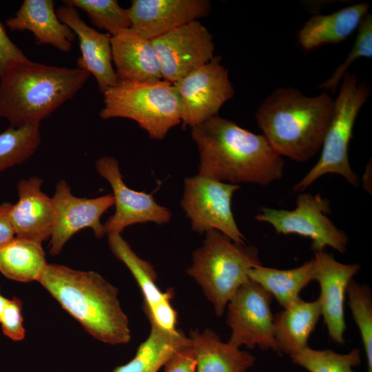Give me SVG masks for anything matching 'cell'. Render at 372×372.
Segmentation results:
<instances>
[{
	"label": "cell",
	"instance_id": "obj_8",
	"mask_svg": "<svg viewBox=\"0 0 372 372\" xmlns=\"http://www.w3.org/2000/svg\"><path fill=\"white\" fill-rule=\"evenodd\" d=\"M329 211V202L320 194L300 192L294 209L262 207L255 218L270 224L277 234H293L311 238L313 251L331 247L343 254L347 251L348 237L328 218Z\"/></svg>",
	"mask_w": 372,
	"mask_h": 372
},
{
	"label": "cell",
	"instance_id": "obj_19",
	"mask_svg": "<svg viewBox=\"0 0 372 372\" xmlns=\"http://www.w3.org/2000/svg\"><path fill=\"white\" fill-rule=\"evenodd\" d=\"M42 184L38 176L20 180L18 200L9 213L17 237L40 243L50 237L53 215L52 198L42 191Z\"/></svg>",
	"mask_w": 372,
	"mask_h": 372
},
{
	"label": "cell",
	"instance_id": "obj_29",
	"mask_svg": "<svg viewBox=\"0 0 372 372\" xmlns=\"http://www.w3.org/2000/svg\"><path fill=\"white\" fill-rule=\"evenodd\" d=\"M292 362L309 372H355L361 364V353L355 348L347 353L330 349L317 350L309 346L289 355Z\"/></svg>",
	"mask_w": 372,
	"mask_h": 372
},
{
	"label": "cell",
	"instance_id": "obj_26",
	"mask_svg": "<svg viewBox=\"0 0 372 372\" xmlns=\"http://www.w3.org/2000/svg\"><path fill=\"white\" fill-rule=\"evenodd\" d=\"M313 258L302 265L289 269H278L262 265L248 272L250 280L260 285L285 309L300 298V291L313 280Z\"/></svg>",
	"mask_w": 372,
	"mask_h": 372
},
{
	"label": "cell",
	"instance_id": "obj_34",
	"mask_svg": "<svg viewBox=\"0 0 372 372\" xmlns=\"http://www.w3.org/2000/svg\"><path fill=\"white\" fill-rule=\"evenodd\" d=\"M23 51L10 39L0 21V76L10 65L27 60Z\"/></svg>",
	"mask_w": 372,
	"mask_h": 372
},
{
	"label": "cell",
	"instance_id": "obj_4",
	"mask_svg": "<svg viewBox=\"0 0 372 372\" xmlns=\"http://www.w3.org/2000/svg\"><path fill=\"white\" fill-rule=\"evenodd\" d=\"M90 74L34 62L10 65L0 76V118L10 126L40 125L87 82Z\"/></svg>",
	"mask_w": 372,
	"mask_h": 372
},
{
	"label": "cell",
	"instance_id": "obj_33",
	"mask_svg": "<svg viewBox=\"0 0 372 372\" xmlns=\"http://www.w3.org/2000/svg\"><path fill=\"white\" fill-rule=\"evenodd\" d=\"M22 305V301L17 297L8 299L0 319L3 333L13 341H21L25 335L21 314Z\"/></svg>",
	"mask_w": 372,
	"mask_h": 372
},
{
	"label": "cell",
	"instance_id": "obj_32",
	"mask_svg": "<svg viewBox=\"0 0 372 372\" xmlns=\"http://www.w3.org/2000/svg\"><path fill=\"white\" fill-rule=\"evenodd\" d=\"M358 34L351 52L342 63L339 65L332 75L319 85L325 91L331 90L334 92L341 82L344 76L347 73L349 66L358 59L361 57H372V15L366 14L361 21Z\"/></svg>",
	"mask_w": 372,
	"mask_h": 372
},
{
	"label": "cell",
	"instance_id": "obj_11",
	"mask_svg": "<svg viewBox=\"0 0 372 372\" xmlns=\"http://www.w3.org/2000/svg\"><path fill=\"white\" fill-rule=\"evenodd\" d=\"M173 84L179 97L183 127H192L218 115L234 94L228 71L219 56Z\"/></svg>",
	"mask_w": 372,
	"mask_h": 372
},
{
	"label": "cell",
	"instance_id": "obj_35",
	"mask_svg": "<svg viewBox=\"0 0 372 372\" xmlns=\"http://www.w3.org/2000/svg\"><path fill=\"white\" fill-rule=\"evenodd\" d=\"M163 372H196V358L191 344L179 349L165 364Z\"/></svg>",
	"mask_w": 372,
	"mask_h": 372
},
{
	"label": "cell",
	"instance_id": "obj_10",
	"mask_svg": "<svg viewBox=\"0 0 372 372\" xmlns=\"http://www.w3.org/2000/svg\"><path fill=\"white\" fill-rule=\"evenodd\" d=\"M273 296L249 280L236 291L227 305V324L231 329L228 343L236 348L258 347L278 353L274 338Z\"/></svg>",
	"mask_w": 372,
	"mask_h": 372
},
{
	"label": "cell",
	"instance_id": "obj_21",
	"mask_svg": "<svg viewBox=\"0 0 372 372\" xmlns=\"http://www.w3.org/2000/svg\"><path fill=\"white\" fill-rule=\"evenodd\" d=\"M12 31H29L39 45H50L68 52L75 38L72 30L59 21L52 0H25L14 17L6 21Z\"/></svg>",
	"mask_w": 372,
	"mask_h": 372
},
{
	"label": "cell",
	"instance_id": "obj_1",
	"mask_svg": "<svg viewBox=\"0 0 372 372\" xmlns=\"http://www.w3.org/2000/svg\"><path fill=\"white\" fill-rule=\"evenodd\" d=\"M191 130L200 156L198 175L218 181L262 186L280 180L285 161L262 134L216 115Z\"/></svg>",
	"mask_w": 372,
	"mask_h": 372
},
{
	"label": "cell",
	"instance_id": "obj_12",
	"mask_svg": "<svg viewBox=\"0 0 372 372\" xmlns=\"http://www.w3.org/2000/svg\"><path fill=\"white\" fill-rule=\"evenodd\" d=\"M163 79L174 83L214 56L213 36L194 21L151 40Z\"/></svg>",
	"mask_w": 372,
	"mask_h": 372
},
{
	"label": "cell",
	"instance_id": "obj_13",
	"mask_svg": "<svg viewBox=\"0 0 372 372\" xmlns=\"http://www.w3.org/2000/svg\"><path fill=\"white\" fill-rule=\"evenodd\" d=\"M52 203V226L50 240V254L58 255L66 242L76 233L90 228L98 238L105 234L102 215L114 205L112 194L87 198L72 194L65 180L56 184Z\"/></svg>",
	"mask_w": 372,
	"mask_h": 372
},
{
	"label": "cell",
	"instance_id": "obj_9",
	"mask_svg": "<svg viewBox=\"0 0 372 372\" xmlns=\"http://www.w3.org/2000/svg\"><path fill=\"white\" fill-rule=\"evenodd\" d=\"M238 185L205 178L198 174L184 180L180 205L192 229L203 234L217 230L239 245H245L231 210V198Z\"/></svg>",
	"mask_w": 372,
	"mask_h": 372
},
{
	"label": "cell",
	"instance_id": "obj_20",
	"mask_svg": "<svg viewBox=\"0 0 372 372\" xmlns=\"http://www.w3.org/2000/svg\"><path fill=\"white\" fill-rule=\"evenodd\" d=\"M112 62L120 81L163 79L152 41L132 28L111 37Z\"/></svg>",
	"mask_w": 372,
	"mask_h": 372
},
{
	"label": "cell",
	"instance_id": "obj_6",
	"mask_svg": "<svg viewBox=\"0 0 372 372\" xmlns=\"http://www.w3.org/2000/svg\"><path fill=\"white\" fill-rule=\"evenodd\" d=\"M102 119L125 118L136 121L151 138L162 140L181 123L180 105L173 83L153 81H120L103 93Z\"/></svg>",
	"mask_w": 372,
	"mask_h": 372
},
{
	"label": "cell",
	"instance_id": "obj_30",
	"mask_svg": "<svg viewBox=\"0 0 372 372\" xmlns=\"http://www.w3.org/2000/svg\"><path fill=\"white\" fill-rule=\"evenodd\" d=\"M63 4L85 11L92 23L108 32L111 37L131 27L128 10L116 0H64Z\"/></svg>",
	"mask_w": 372,
	"mask_h": 372
},
{
	"label": "cell",
	"instance_id": "obj_24",
	"mask_svg": "<svg viewBox=\"0 0 372 372\" xmlns=\"http://www.w3.org/2000/svg\"><path fill=\"white\" fill-rule=\"evenodd\" d=\"M322 316L318 300L300 298L273 315V331L278 353L290 355L308 347V340Z\"/></svg>",
	"mask_w": 372,
	"mask_h": 372
},
{
	"label": "cell",
	"instance_id": "obj_5",
	"mask_svg": "<svg viewBox=\"0 0 372 372\" xmlns=\"http://www.w3.org/2000/svg\"><path fill=\"white\" fill-rule=\"evenodd\" d=\"M205 234L187 273L200 285L216 315L221 316L236 291L249 280V271L262 263L256 247L237 244L217 230Z\"/></svg>",
	"mask_w": 372,
	"mask_h": 372
},
{
	"label": "cell",
	"instance_id": "obj_23",
	"mask_svg": "<svg viewBox=\"0 0 372 372\" xmlns=\"http://www.w3.org/2000/svg\"><path fill=\"white\" fill-rule=\"evenodd\" d=\"M196 358V372H247L256 357L224 342L211 329L191 330L188 335Z\"/></svg>",
	"mask_w": 372,
	"mask_h": 372
},
{
	"label": "cell",
	"instance_id": "obj_28",
	"mask_svg": "<svg viewBox=\"0 0 372 372\" xmlns=\"http://www.w3.org/2000/svg\"><path fill=\"white\" fill-rule=\"evenodd\" d=\"M41 141L40 125H10L0 134V173L28 160Z\"/></svg>",
	"mask_w": 372,
	"mask_h": 372
},
{
	"label": "cell",
	"instance_id": "obj_31",
	"mask_svg": "<svg viewBox=\"0 0 372 372\" xmlns=\"http://www.w3.org/2000/svg\"><path fill=\"white\" fill-rule=\"evenodd\" d=\"M348 305L358 327L367 364L372 372V293L369 286L352 279L347 289Z\"/></svg>",
	"mask_w": 372,
	"mask_h": 372
},
{
	"label": "cell",
	"instance_id": "obj_27",
	"mask_svg": "<svg viewBox=\"0 0 372 372\" xmlns=\"http://www.w3.org/2000/svg\"><path fill=\"white\" fill-rule=\"evenodd\" d=\"M47 265L42 243L15 236L0 249V272L10 280L38 281Z\"/></svg>",
	"mask_w": 372,
	"mask_h": 372
},
{
	"label": "cell",
	"instance_id": "obj_18",
	"mask_svg": "<svg viewBox=\"0 0 372 372\" xmlns=\"http://www.w3.org/2000/svg\"><path fill=\"white\" fill-rule=\"evenodd\" d=\"M56 14L79 39L81 55L77 60V68L94 76L102 94L117 85L120 81L112 65L111 36L87 25L72 6H60Z\"/></svg>",
	"mask_w": 372,
	"mask_h": 372
},
{
	"label": "cell",
	"instance_id": "obj_17",
	"mask_svg": "<svg viewBox=\"0 0 372 372\" xmlns=\"http://www.w3.org/2000/svg\"><path fill=\"white\" fill-rule=\"evenodd\" d=\"M208 0H133L128 10L131 28L152 40L209 14Z\"/></svg>",
	"mask_w": 372,
	"mask_h": 372
},
{
	"label": "cell",
	"instance_id": "obj_36",
	"mask_svg": "<svg viewBox=\"0 0 372 372\" xmlns=\"http://www.w3.org/2000/svg\"><path fill=\"white\" fill-rule=\"evenodd\" d=\"M10 203L0 204V249L15 238V233L10 220Z\"/></svg>",
	"mask_w": 372,
	"mask_h": 372
},
{
	"label": "cell",
	"instance_id": "obj_3",
	"mask_svg": "<svg viewBox=\"0 0 372 372\" xmlns=\"http://www.w3.org/2000/svg\"><path fill=\"white\" fill-rule=\"evenodd\" d=\"M38 282L95 339L114 345L130 341L118 290L97 272L48 263Z\"/></svg>",
	"mask_w": 372,
	"mask_h": 372
},
{
	"label": "cell",
	"instance_id": "obj_25",
	"mask_svg": "<svg viewBox=\"0 0 372 372\" xmlns=\"http://www.w3.org/2000/svg\"><path fill=\"white\" fill-rule=\"evenodd\" d=\"M189 344V337L182 331L170 332L151 324L147 338L138 346L134 357L112 372H158L176 352Z\"/></svg>",
	"mask_w": 372,
	"mask_h": 372
},
{
	"label": "cell",
	"instance_id": "obj_15",
	"mask_svg": "<svg viewBox=\"0 0 372 372\" xmlns=\"http://www.w3.org/2000/svg\"><path fill=\"white\" fill-rule=\"evenodd\" d=\"M313 280L320 285L318 298L321 315L329 338L338 344L344 342L346 329L344 300L347 287L353 276L360 271L358 263L344 264L335 259L325 249L313 251Z\"/></svg>",
	"mask_w": 372,
	"mask_h": 372
},
{
	"label": "cell",
	"instance_id": "obj_7",
	"mask_svg": "<svg viewBox=\"0 0 372 372\" xmlns=\"http://www.w3.org/2000/svg\"><path fill=\"white\" fill-rule=\"evenodd\" d=\"M370 94L369 85L364 81L360 82L356 74L347 72L344 76L334 101L333 116L322 143L320 158L294 185V192H302L318 178L327 174H339L353 186L359 185V178L350 165L349 145L356 117Z\"/></svg>",
	"mask_w": 372,
	"mask_h": 372
},
{
	"label": "cell",
	"instance_id": "obj_16",
	"mask_svg": "<svg viewBox=\"0 0 372 372\" xmlns=\"http://www.w3.org/2000/svg\"><path fill=\"white\" fill-rule=\"evenodd\" d=\"M107 238L112 254L127 267L141 289L143 310L150 324L165 331H176L177 313L171 304L174 291L160 290L156 284L157 274L154 266L139 257L121 234H109Z\"/></svg>",
	"mask_w": 372,
	"mask_h": 372
},
{
	"label": "cell",
	"instance_id": "obj_14",
	"mask_svg": "<svg viewBox=\"0 0 372 372\" xmlns=\"http://www.w3.org/2000/svg\"><path fill=\"white\" fill-rule=\"evenodd\" d=\"M95 167L113 191L115 212L103 224L107 235L121 234L127 227L134 224L154 222L163 225L170 221L172 213L169 209L159 205L151 194L127 186L115 158L102 156L96 160Z\"/></svg>",
	"mask_w": 372,
	"mask_h": 372
},
{
	"label": "cell",
	"instance_id": "obj_22",
	"mask_svg": "<svg viewBox=\"0 0 372 372\" xmlns=\"http://www.w3.org/2000/svg\"><path fill=\"white\" fill-rule=\"evenodd\" d=\"M367 3H360L329 14H313L298 33V42L305 51L324 44H336L347 39L369 13Z\"/></svg>",
	"mask_w": 372,
	"mask_h": 372
},
{
	"label": "cell",
	"instance_id": "obj_2",
	"mask_svg": "<svg viewBox=\"0 0 372 372\" xmlns=\"http://www.w3.org/2000/svg\"><path fill=\"white\" fill-rule=\"evenodd\" d=\"M334 109L327 91L307 96L298 89L278 87L256 113L258 127L280 156L306 162L321 149Z\"/></svg>",
	"mask_w": 372,
	"mask_h": 372
},
{
	"label": "cell",
	"instance_id": "obj_37",
	"mask_svg": "<svg viewBox=\"0 0 372 372\" xmlns=\"http://www.w3.org/2000/svg\"><path fill=\"white\" fill-rule=\"evenodd\" d=\"M8 298H5L1 293L0 289V319L2 316V314L4 311V309L7 305Z\"/></svg>",
	"mask_w": 372,
	"mask_h": 372
}]
</instances>
